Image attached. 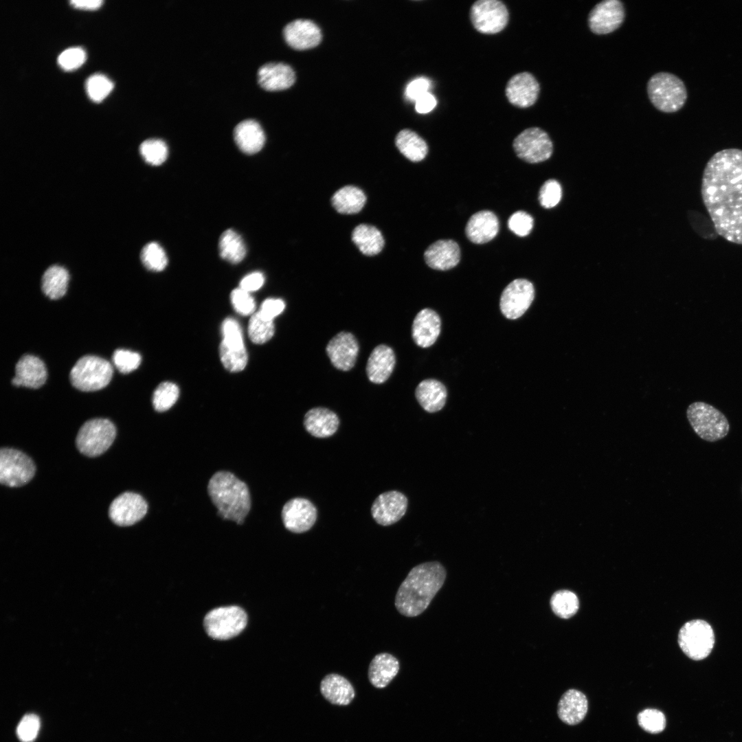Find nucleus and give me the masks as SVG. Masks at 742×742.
Wrapping results in <instances>:
<instances>
[{
  "label": "nucleus",
  "instance_id": "obj_24",
  "mask_svg": "<svg viewBox=\"0 0 742 742\" xmlns=\"http://www.w3.org/2000/svg\"><path fill=\"white\" fill-rule=\"evenodd\" d=\"M258 80L260 86L269 91H279L289 88L295 81V74L289 65L271 62L258 70Z\"/></svg>",
  "mask_w": 742,
  "mask_h": 742
},
{
  "label": "nucleus",
  "instance_id": "obj_47",
  "mask_svg": "<svg viewBox=\"0 0 742 742\" xmlns=\"http://www.w3.org/2000/svg\"><path fill=\"white\" fill-rule=\"evenodd\" d=\"M112 360L119 372L127 374L138 368L142 358L137 352L124 349H117L113 352Z\"/></svg>",
  "mask_w": 742,
  "mask_h": 742
},
{
  "label": "nucleus",
  "instance_id": "obj_38",
  "mask_svg": "<svg viewBox=\"0 0 742 742\" xmlns=\"http://www.w3.org/2000/svg\"><path fill=\"white\" fill-rule=\"evenodd\" d=\"M219 251L222 258L234 264L242 261L246 255V247L242 238L232 229L221 234Z\"/></svg>",
  "mask_w": 742,
  "mask_h": 742
},
{
  "label": "nucleus",
  "instance_id": "obj_51",
  "mask_svg": "<svg viewBox=\"0 0 742 742\" xmlns=\"http://www.w3.org/2000/svg\"><path fill=\"white\" fill-rule=\"evenodd\" d=\"M232 305L236 312L243 315L254 313L256 304L250 293L240 288L236 289L231 293Z\"/></svg>",
  "mask_w": 742,
  "mask_h": 742
},
{
  "label": "nucleus",
  "instance_id": "obj_26",
  "mask_svg": "<svg viewBox=\"0 0 742 742\" xmlns=\"http://www.w3.org/2000/svg\"><path fill=\"white\" fill-rule=\"evenodd\" d=\"M499 231V221L496 215L488 210L473 214L465 229L467 238L476 244H483L493 239Z\"/></svg>",
  "mask_w": 742,
  "mask_h": 742
},
{
  "label": "nucleus",
  "instance_id": "obj_52",
  "mask_svg": "<svg viewBox=\"0 0 742 742\" xmlns=\"http://www.w3.org/2000/svg\"><path fill=\"white\" fill-rule=\"evenodd\" d=\"M431 81L425 77H420L410 82L405 91L407 99L416 101L419 98L429 92Z\"/></svg>",
  "mask_w": 742,
  "mask_h": 742
},
{
  "label": "nucleus",
  "instance_id": "obj_4",
  "mask_svg": "<svg viewBox=\"0 0 742 742\" xmlns=\"http://www.w3.org/2000/svg\"><path fill=\"white\" fill-rule=\"evenodd\" d=\"M647 89L652 104L663 113L678 111L688 98L684 82L669 72L662 71L653 75L647 82Z\"/></svg>",
  "mask_w": 742,
  "mask_h": 742
},
{
  "label": "nucleus",
  "instance_id": "obj_34",
  "mask_svg": "<svg viewBox=\"0 0 742 742\" xmlns=\"http://www.w3.org/2000/svg\"><path fill=\"white\" fill-rule=\"evenodd\" d=\"M352 240L360 251L366 256L378 254L384 246L381 232L374 226L367 224H360L354 229Z\"/></svg>",
  "mask_w": 742,
  "mask_h": 742
},
{
  "label": "nucleus",
  "instance_id": "obj_42",
  "mask_svg": "<svg viewBox=\"0 0 742 742\" xmlns=\"http://www.w3.org/2000/svg\"><path fill=\"white\" fill-rule=\"evenodd\" d=\"M141 260L147 269L153 271L164 270L168 264L165 251L155 242L148 243L143 247Z\"/></svg>",
  "mask_w": 742,
  "mask_h": 742
},
{
  "label": "nucleus",
  "instance_id": "obj_30",
  "mask_svg": "<svg viewBox=\"0 0 742 742\" xmlns=\"http://www.w3.org/2000/svg\"><path fill=\"white\" fill-rule=\"evenodd\" d=\"M587 708L586 696L579 690L570 689L561 697L557 713L563 722L568 725H576L585 718Z\"/></svg>",
  "mask_w": 742,
  "mask_h": 742
},
{
  "label": "nucleus",
  "instance_id": "obj_31",
  "mask_svg": "<svg viewBox=\"0 0 742 742\" xmlns=\"http://www.w3.org/2000/svg\"><path fill=\"white\" fill-rule=\"evenodd\" d=\"M234 137L238 148L247 154L258 152L265 141L262 126L254 119L240 122L234 128Z\"/></svg>",
  "mask_w": 742,
  "mask_h": 742
},
{
  "label": "nucleus",
  "instance_id": "obj_40",
  "mask_svg": "<svg viewBox=\"0 0 742 742\" xmlns=\"http://www.w3.org/2000/svg\"><path fill=\"white\" fill-rule=\"evenodd\" d=\"M248 333L254 343L262 344L271 339L274 335L273 322L264 317L259 311L255 313L249 319Z\"/></svg>",
  "mask_w": 742,
  "mask_h": 742
},
{
  "label": "nucleus",
  "instance_id": "obj_53",
  "mask_svg": "<svg viewBox=\"0 0 742 742\" xmlns=\"http://www.w3.org/2000/svg\"><path fill=\"white\" fill-rule=\"evenodd\" d=\"M284 308L285 304L282 300L269 298L262 302L259 313L264 317L273 320L284 311Z\"/></svg>",
  "mask_w": 742,
  "mask_h": 742
},
{
  "label": "nucleus",
  "instance_id": "obj_36",
  "mask_svg": "<svg viewBox=\"0 0 742 742\" xmlns=\"http://www.w3.org/2000/svg\"><path fill=\"white\" fill-rule=\"evenodd\" d=\"M69 279L67 269L59 265H52L45 270L42 276V291L52 300L59 299L66 293Z\"/></svg>",
  "mask_w": 742,
  "mask_h": 742
},
{
  "label": "nucleus",
  "instance_id": "obj_27",
  "mask_svg": "<svg viewBox=\"0 0 742 742\" xmlns=\"http://www.w3.org/2000/svg\"><path fill=\"white\" fill-rule=\"evenodd\" d=\"M304 427L313 436L328 438L338 429L339 419L333 411L325 407H314L309 409L304 417Z\"/></svg>",
  "mask_w": 742,
  "mask_h": 742
},
{
  "label": "nucleus",
  "instance_id": "obj_6",
  "mask_svg": "<svg viewBox=\"0 0 742 742\" xmlns=\"http://www.w3.org/2000/svg\"><path fill=\"white\" fill-rule=\"evenodd\" d=\"M113 375L111 363L104 359L93 355L80 358L70 372V381L74 387L84 392L96 391L106 387Z\"/></svg>",
  "mask_w": 742,
  "mask_h": 742
},
{
  "label": "nucleus",
  "instance_id": "obj_15",
  "mask_svg": "<svg viewBox=\"0 0 742 742\" xmlns=\"http://www.w3.org/2000/svg\"><path fill=\"white\" fill-rule=\"evenodd\" d=\"M148 504L140 495L125 492L111 502L109 515L111 521L120 526H128L140 521L146 514Z\"/></svg>",
  "mask_w": 742,
  "mask_h": 742
},
{
  "label": "nucleus",
  "instance_id": "obj_33",
  "mask_svg": "<svg viewBox=\"0 0 742 742\" xmlns=\"http://www.w3.org/2000/svg\"><path fill=\"white\" fill-rule=\"evenodd\" d=\"M366 202V196L359 188L346 186L336 191L331 198V203L337 212L352 214L359 212Z\"/></svg>",
  "mask_w": 742,
  "mask_h": 742
},
{
  "label": "nucleus",
  "instance_id": "obj_55",
  "mask_svg": "<svg viewBox=\"0 0 742 742\" xmlns=\"http://www.w3.org/2000/svg\"><path fill=\"white\" fill-rule=\"evenodd\" d=\"M265 282V277L260 271L252 272L245 276L240 282V289L247 291L258 290Z\"/></svg>",
  "mask_w": 742,
  "mask_h": 742
},
{
  "label": "nucleus",
  "instance_id": "obj_10",
  "mask_svg": "<svg viewBox=\"0 0 742 742\" xmlns=\"http://www.w3.org/2000/svg\"><path fill=\"white\" fill-rule=\"evenodd\" d=\"M36 467L32 460L24 453L12 448L0 451V482L10 487L21 486L34 475Z\"/></svg>",
  "mask_w": 742,
  "mask_h": 742
},
{
  "label": "nucleus",
  "instance_id": "obj_56",
  "mask_svg": "<svg viewBox=\"0 0 742 742\" xmlns=\"http://www.w3.org/2000/svg\"><path fill=\"white\" fill-rule=\"evenodd\" d=\"M415 108L419 113H427L432 111L436 105V100L429 92L419 98L416 102Z\"/></svg>",
  "mask_w": 742,
  "mask_h": 742
},
{
  "label": "nucleus",
  "instance_id": "obj_1",
  "mask_svg": "<svg viewBox=\"0 0 742 742\" xmlns=\"http://www.w3.org/2000/svg\"><path fill=\"white\" fill-rule=\"evenodd\" d=\"M701 194L716 233L742 245V150L715 153L704 169Z\"/></svg>",
  "mask_w": 742,
  "mask_h": 742
},
{
  "label": "nucleus",
  "instance_id": "obj_39",
  "mask_svg": "<svg viewBox=\"0 0 742 742\" xmlns=\"http://www.w3.org/2000/svg\"><path fill=\"white\" fill-rule=\"evenodd\" d=\"M550 603L552 611L563 619L573 616L579 607V601L576 595L566 589L555 592L551 596Z\"/></svg>",
  "mask_w": 742,
  "mask_h": 742
},
{
  "label": "nucleus",
  "instance_id": "obj_18",
  "mask_svg": "<svg viewBox=\"0 0 742 742\" xmlns=\"http://www.w3.org/2000/svg\"><path fill=\"white\" fill-rule=\"evenodd\" d=\"M359 349L356 337L349 332L341 331L328 341L326 352L335 368L348 371L356 363Z\"/></svg>",
  "mask_w": 742,
  "mask_h": 742
},
{
  "label": "nucleus",
  "instance_id": "obj_7",
  "mask_svg": "<svg viewBox=\"0 0 742 742\" xmlns=\"http://www.w3.org/2000/svg\"><path fill=\"white\" fill-rule=\"evenodd\" d=\"M115 436L116 429L111 421L106 418L91 419L79 429L76 447L85 456L96 457L111 447Z\"/></svg>",
  "mask_w": 742,
  "mask_h": 742
},
{
  "label": "nucleus",
  "instance_id": "obj_14",
  "mask_svg": "<svg viewBox=\"0 0 742 742\" xmlns=\"http://www.w3.org/2000/svg\"><path fill=\"white\" fill-rule=\"evenodd\" d=\"M625 18V9L619 0H603L591 10L587 24L592 32L607 34L618 29Z\"/></svg>",
  "mask_w": 742,
  "mask_h": 742
},
{
  "label": "nucleus",
  "instance_id": "obj_28",
  "mask_svg": "<svg viewBox=\"0 0 742 742\" xmlns=\"http://www.w3.org/2000/svg\"><path fill=\"white\" fill-rule=\"evenodd\" d=\"M319 690L326 700L337 706L349 705L355 696L352 684L337 673H329L324 676L320 682Z\"/></svg>",
  "mask_w": 742,
  "mask_h": 742
},
{
  "label": "nucleus",
  "instance_id": "obj_44",
  "mask_svg": "<svg viewBox=\"0 0 742 742\" xmlns=\"http://www.w3.org/2000/svg\"><path fill=\"white\" fill-rule=\"evenodd\" d=\"M111 80L102 74L95 73L89 76L85 89L89 98L96 102L102 100L113 89Z\"/></svg>",
  "mask_w": 742,
  "mask_h": 742
},
{
  "label": "nucleus",
  "instance_id": "obj_49",
  "mask_svg": "<svg viewBox=\"0 0 742 742\" xmlns=\"http://www.w3.org/2000/svg\"><path fill=\"white\" fill-rule=\"evenodd\" d=\"M86 58L85 50L80 47L64 49L58 56L57 63L64 70H72L81 65Z\"/></svg>",
  "mask_w": 742,
  "mask_h": 742
},
{
  "label": "nucleus",
  "instance_id": "obj_23",
  "mask_svg": "<svg viewBox=\"0 0 742 742\" xmlns=\"http://www.w3.org/2000/svg\"><path fill=\"white\" fill-rule=\"evenodd\" d=\"M424 258L427 265L436 270L445 271L456 267L460 259V249L452 240H439L425 250Z\"/></svg>",
  "mask_w": 742,
  "mask_h": 742
},
{
  "label": "nucleus",
  "instance_id": "obj_32",
  "mask_svg": "<svg viewBox=\"0 0 742 742\" xmlns=\"http://www.w3.org/2000/svg\"><path fill=\"white\" fill-rule=\"evenodd\" d=\"M415 396L425 411L433 413L442 409L446 403L447 392L443 383L429 379L422 381L417 385Z\"/></svg>",
  "mask_w": 742,
  "mask_h": 742
},
{
  "label": "nucleus",
  "instance_id": "obj_13",
  "mask_svg": "<svg viewBox=\"0 0 742 742\" xmlns=\"http://www.w3.org/2000/svg\"><path fill=\"white\" fill-rule=\"evenodd\" d=\"M535 298V288L526 279H515L510 282L502 293L499 307L503 315L509 319L521 317L528 309Z\"/></svg>",
  "mask_w": 742,
  "mask_h": 742
},
{
  "label": "nucleus",
  "instance_id": "obj_57",
  "mask_svg": "<svg viewBox=\"0 0 742 742\" xmlns=\"http://www.w3.org/2000/svg\"><path fill=\"white\" fill-rule=\"evenodd\" d=\"M69 3L76 8L83 9H95L103 3L102 0H71Z\"/></svg>",
  "mask_w": 742,
  "mask_h": 742
},
{
  "label": "nucleus",
  "instance_id": "obj_12",
  "mask_svg": "<svg viewBox=\"0 0 742 742\" xmlns=\"http://www.w3.org/2000/svg\"><path fill=\"white\" fill-rule=\"evenodd\" d=\"M470 19L477 32L493 34L506 27L509 13L506 5L500 1L479 0L471 7Z\"/></svg>",
  "mask_w": 742,
  "mask_h": 742
},
{
  "label": "nucleus",
  "instance_id": "obj_3",
  "mask_svg": "<svg viewBox=\"0 0 742 742\" xmlns=\"http://www.w3.org/2000/svg\"><path fill=\"white\" fill-rule=\"evenodd\" d=\"M209 495L225 519L242 524L251 507L250 494L245 482L227 471H218L210 478Z\"/></svg>",
  "mask_w": 742,
  "mask_h": 742
},
{
  "label": "nucleus",
  "instance_id": "obj_5",
  "mask_svg": "<svg viewBox=\"0 0 742 742\" xmlns=\"http://www.w3.org/2000/svg\"><path fill=\"white\" fill-rule=\"evenodd\" d=\"M687 419L695 434L702 440L714 442L726 437L730 426L726 416L714 406L703 401L690 404Z\"/></svg>",
  "mask_w": 742,
  "mask_h": 742
},
{
  "label": "nucleus",
  "instance_id": "obj_50",
  "mask_svg": "<svg viewBox=\"0 0 742 742\" xmlns=\"http://www.w3.org/2000/svg\"><path fill=\"white\" fill-rule=\"evenodd\" d=\"M533 224V218L524 211H517L513 213L508 221L509 229L519 236L528 235L532 229Z\"/></svg>",
  "mask_w": 742,
  "mask_h": 742
},
{
  "label": "nucleus",
  "instance_id": "obj_22",
  "mask_svg": "<svg viewBox=\"0 0 742 742\" xmlns=\"http://www.w3.org/2000/svg\"><path fill=\"white\" fill-rule=\"evenodd\" d=\"M47 379L46 367L41 359L32 355L22 356L16 364L12 383L15 386L38 388Z\"/></svg>",
  "mask_w": 742,
  "mask_h": 742
},
{
  "label": "nucleus",
  "instance_id": "obj_46",
  "mask_svg": "<svg viewBox=\"0 0 742 742\" xmlns=\"http://www.w3.org/2000/svg\"><path fill=\"white\" fill-rule=\"evenodd\" d=\"M562 197V188L555 179H548L541 186L539 193L541 205L550 209L559 204Z\"/></svg>",
  "mask_w": 742,
  "mask_h": 742
},
{
  "label": "nucleus",
  "instance_id": "obj_25",
  "mask_svg": "<svg viewBox=\"0 0 742 742\" xmlns=\"http://www.w3.org/2000/svg\"><path fill=\"white\" fill-rule=\"evenodd\" d=\"M395 363L396 357L392 348L385 344L376 346L366 364L368 379L376 384L384 383L392 373Z\"/></svg>",
  "mask_w": 742,
  "mask_h": 742
},
{
  "label": "nucleus",
  "instance_id": "obj_54",
  "mask_svg": "<svg viewBox=\"0 0 742 742\" xmlns=\"http://www.w3.org/2000/svg\"><path fill=\"white\" fill-rule=\"evenodd\" d=\"M221 331L223 339L227 341H243L242 329L236 320L227 318L222 323Z\"/></svg>",
  "mask_w": 742,
  "mask_h": 742
},
{
  "label": "nucleus",
  "instance_id": "obj_35",
  "mask_svg": "<svg viewBox=\"0 0 742 742\" xmlns=\"http://www.w3.org/2000/svg\"><path fill=\"white\" fill-rule=\"evenodd\" d=\"M396 146L406 158L414 162L425 159L428 153L426 142L409 129L401 131L396 137Z\"/></svg>",
  "mask_w": 742,
  "mask_h": 742
},
{
  "label": "nucleus",
  "instance_id": "obj_8",
  "mask_svg": "<svg viewBox=\"0 0 742 742\" xmlns=\"http://www.w3.org/2000/svg\"><path fill=\"white\" fill-rule=\"evenodd\" d=\"M677 640L688 657L701 660L710 654L715 644V634L709 623L696 619L686 622L681 627Z\"/></svg>",
  "mask_w": 742,
  "mask_h": 742
},
{
  "label": "nucleus",
  "instance_id": "obj_21",
  "mask_svg": "<svg viewBox=\"0 0 742 742\" xmlns=\"http://www.w3.org/2000/svg\"><path fill=\"white\" fill-rule=\"evenodd\" d=\"M440 328L441 320L438 314L431 308H423L414 317L412 337L417 346L428 348L437 340Z\"/></svg>",
  "mask_w": 742,
  "mask_h": 742
},
{
  "label": "nucleus",
  "instance_id": "obj_37",
  "mask_svg": "<svg viewBox=\"0 0 742 742\" xmlns=\"http://www.w3.org/2000/svg\"><path fill=\"white\" fill-rule=\"evenodd\" d=\"M220 357L224 367L230 372L243 370L247 363V354L244 341L223 339L220 345Z\"/></svg>",
  "mask_w": 742,
  "mask_h": 742
},
{
  "label": "nucleus",
  "instance_id": "obj_2",
  "mask_svg": "<svg viewBox=\"0 0 742 742\" xmlns=\"http://www.w3.org/2000/svg\"><path fill=\"white\" fill-rule=\"evenodd\" d=\"M446 571L438 561L423 563L414 567L400 585L394 605L403 616L415 617L422 614L440 589Z\"/></svg>",
  "mask_w": 742,
  "mask_h": 742
},
{
  "label": "nucleus",
  "instance_id": "obj_20",
  "mask_svg": "<svg viewBox=\"0 0 742 742\" xmlns=\"http://www.w3.org/2000/svg\"><path fill=\"white\" fill-rule=\"evenodd\" d=\"M286 42L291 47L304 50L316 47L322 41L319 27L307 19H297L288 23L284 28Z\"/></svg>",
  "mask_w": 742,
  "mask_h": 742
},
{
  "label": "nucleus",
  "instance_id": "obj_41",
  "mask_svg": "<svg viewBox=\"0 0 742 742\" xmlns=\"http://www.w3.org/2000/svg\"><path fill=\"white\" fill-rule=\"evenodd\" d=\"M179 394L177 385L171 382H164L158 385L153 393V405L159 412L169 409L177 401Z\"/></svg>",
  "mask_w": 742,
  "mask_h": 742
},
{
  "label": "nucleus",
  "instance_id": "obj_16",
  "mask_svg": "<svg viewBox=\"0 0 742 742\" xmlns=\"http://www.w3.org/2000/svg\"><path fill=\"white\" fill-rule=\"evenodd\" d=\"M281 515L283 524L288 530L302 533L310 530L315 524L317 511L308 499L295 497L284 505Z\"/></svg>",
  "mask_w": 742,
  "mask_h": 742
},
{
  "label": "nucleus",
  "instance_id": "obj_45",
  "mask_svg": "<svg viewBox=\"0 0 742 742\" xmlns=\"http://www.w3.org/2000/svg\"><path fill=\"white\" fill-rule=\"evenodd\" d=\"M639 726L646 732L657 734L666 727V717L664 713L657 709L647 708L638 715Z\"/></svg>",
  "mask_w": 742,
  "mask_h": 742
},
{
  "label": "nucleus",
  "instance_id": "obj_17",
  "mask_svg": "<svg viewBox=\"0 0 742 742\" xmlns=\"http://www.w3.org/2000/svg\"><path fill=\"white\" fill-rule=\"evenodd\" d=\"M407 499L397 491H390L380 494L374 501L371 514L377 524L390 526L399 521L405 514Z\"/></svg>",
  "mask_w": 742,
  "mask_h": 742
},
{
  "label": "nucleus",
  "instance_id": "obj_48",
  "mask_svg": "<svg viewBox=\"0 0 742 742\" xmlns=\"http://www.w3.org/2000/svg\"><path fill=\"white\" fill-rule=\"evenodd\" d=\"M40 719L34 714L25 715L19 722L16 734L23 742H32L38 735L40 728Z\"/></svg>",
  "mask_w": 742,
  "mask_h": 742
},
{
  "label": "nucleus",
  "instance_id": "obj_19",
  "mask_svg": "<svg viewBox=\"0 0 742 742\" xmlns=\"http://www.w3.org/2000/svg\"><path fill=\"white\" fill-rule=\"evenodd\" d=\"M539 83L530 73L524 71L512 76L508 81L505 93L509 102L519 108H527L537 100Z\"/></svg>",
  "mask_w": 742,
  "mask_h": 742
},
{
  "label": "nucleus",
  "instance_id": "obj_29",
  "mask_svg": "<svg viewBox=\"0 0 742 742\" xmlns=\"http://www.w3.org/2000/svg\"><path fill=\"white\" fill-rule=\"evenodd\" d=\"M399 668V662L393 655L389 653H378L369 664L368 679L374 687L383 688L396 676Z\"/></svg>",
  "mask_w": 742,
  "mask_h": 742
},
{
  "label": "nucleus",
  "instance_id": "obj_11",
  "mask_svg": "<svg viewBox=\"0 0 742 742\" xmlns=\"http://www.w3.org/2000/svg\"><path fill=\"white\" fill-rule=\"evenodd\" d=\"M513 146L517 157L530 164L546 161L554 148L548 134L539 127L523 131L513 140Z\"/></svg>",
  "mask_w": 742,
  "mask_h": 742
},
{
  "label": "nucleus",
  "instance_id": "obj_43",
  "mask_svg": "<svg viewBox=\"0 0 742 742\" xmlns=\"http://www.w3.org/2000/svg\"><path fill=\"white\" fill-rule=\"evenodd\" d=\"M139 153L148 164L157 166L166 159L168 147L166 144L160 139H148L140 144Z\"/></svg>",
  "mask_w": 742,
  "mask_h": 742
},
{
  "label": "nucleus",
  "instance_id": "obj_9",
  "mask_svg": "<svg viewBox=\"0 0 742 742\" xmlns=\"http://www.w3.org/2000/svg\"><path fill=\"white\" fill-rule=\"evenodd\" d=\"M247 623L245 611L238 606L214 609L204 618V627L208 636L220 640L238 636L245 628Z\"/></svg>",
  "mask_w": 742,
  "mask_h": 742
}]
</instances>
